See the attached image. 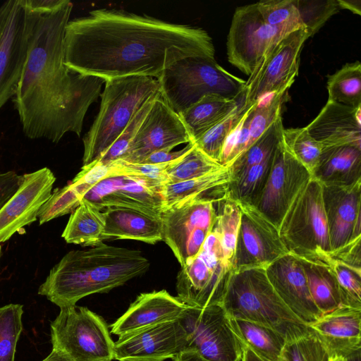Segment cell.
Wrapping results in <instances>:
<instances>
[{
  "label": "cell",
  "instance_id": "1",
  "mask_svg": "<svg viewBox=\"0 0 361 361\" xmlns=\"http://www.w3.org/2000/svg\"><path fill=\"white\" fill-rule=\"evenodd\" d=\"M64 51L70 69L105 81L129 76L157 79L185 58L215 59L212 39L201 27L107 8L69 20Z\"/></svg>",
  "mask_w": 361,
  "mask_h": 361
},
{
  "label": "cell",
  "instance_id": "2",
  "mask_svg": "<svg viewBox=\"0 0 361 361\" xmlns=\"http://www.w3.org/2000/svg\"><path fill=\"white\" fill-rule=\"evenodd\" d=\"M72 9L68 0L48 11L29 9L32 41L13 103L30 139L57 143L68 133L80 136L86 113L105 83L65 63V32Z\"/></svg>",
  "mask_w": 361,
  "mask_h": 361
},
{
  "label": "cell",
  "instance_id": "3",
  "mask_svg": "<svg viewBox=\"0 0 361 361\" xmlns=\"http://www.w3.org/2000/svg\"><path fill=\"white\" fill-rule=\"evenodd\" d=\"M149 266L140 250L101 243L66 253L50 270L38 294L60 308L75 305L86 296L123 286Z\"/></svg>",
  "mask_w": 361,
  "mask_h": 361
},
{
  "label": "cell",
  "instance_id": "4",
  "mask_svg": "<svg viewBox=\"0 0 361 361\" xmlns=\"http://www.w3.org/2000/svg\"><path fill=\"white\" fill-rule=\"evenodd\" d=\"M229 317L274 329L286 341L313 331L278 295L262 267L232 270L221 302Z\"/></svg>",
  "mask_w": 361,
  "mask_h": 361
},
{
  "label": "cell",
  "instance_id": "5",
  "mask_svg": "<svg viewBox=\"0 0 361 361\" xmlns=\"http://www.w3.org/2000/svg\"><path fill=\"white\" fill-rule=\"evenodd\" d=\"M160 92L156 78L129 76L105 81L99 113L83 137L82 166L99 159L143 104Z\"/></svg>",
  "mask_w": 361,
  "mask_h": 361
},
{
  "label": "cell",
  "instance_id": "6",
  "mask_svg": "<svg viewBox=\"0 0 361 361\" xmlns=\"http://www.w3.org/2000/svg\"><path fill=\"white\" fill-rule=\"evenodd\" d=\"M288 254L301 261L330 267L332 262L322 184L314 177L298 192L279 227Z\"/></svg>",
  "mask_w": 361,
  "mask_h": 361
},
{
  "label": "cell",
  "instance_id": "7",
  "mask_svg": "<svg viewBox=\"0 0 361 361\" xmlns=\"http://www.w3.org/2000/svg\"><path fill=\"white\" fill-rule=\"evenodd\" d=\"M157 80L161 97L177 114L205 95L237 97L245 90L246 83L221 67L215 59L201 56L174 63Z\"/></svg>",
  "mask_w": 361,
  "mask_h": 361
},
{
  "label": "cell",
  "instance_id": "8",
  "mask_svg": "<svg viewBox=\"0 0 361 361\" xmlns=\"http://www.w3.org/2000/svg\"><path fill=\"white\" fill-rule=\"evenodd\" d=\"M52 348L71 361H111L114 342L106 322L85 307L60 308L50 324Z\"/></svg>",
  "mask_w": 361,
  "mask_h": 361
},
{
  "label": "cell",
  "instance_id": "9",
  "mask_svg": "<svg viewBox=\"0 0 361 361\" xmlns=\"http://www.w3.org/2000/svg\"><path fill=\"white\" fill-rule=\"evenodd\" d=\"M300 28L268 25L262 19L256 3L238 7L227 36L228 60L250 76L267 53L286 35Z\"/></svg>",
  "mask_w": 361,
  "mask_h": 361
},
{
  "label": "cell",
  "instance_id": "10",
  "mask_svg": "<svg viewBox=\"0 0 361 361\" xmlns=\"http://www.w3.org/2000/svg\"><path fill=\"white\" fill-rule=\"evenodd\" d=\"M231 271L224 263L217 234L212 229L198 255L181 267L177 276V297L190 307L221 304Z\"/></svg>",
  "mask_w": 361,
  "mask_h": 361
},
{
  "label": "cell",
  "instance_id": "11",
  "mask_svg": "<svg viewBox=\"0 0 361 361\" xmlns=\"http://www.w3.org/2000/svg\"><path fill=\"white\" fill-rule=\"evenodd\" d=\"M186 336V350L208 361H242L244 346L235 334L221 304L188 306L178 319Z\"/></svg>",
  "mask_w": 361,
  "mask_h": 361
},
{
  "label": "cell",
  "instance_id": "12",
  "mask_svg": "<svg viewBox=\"0 0 361 361\" xmlns=\"http://www.w3.org/2000/svg\"><path fill=\"white\" fill-rule=\"evenodd\" d=\"M219 200L200 199L164 210L163 240L181 267L200 252L216 221L214 204Z\"/></svg>",
  "mask_w": 361,
  "mask_h": 361
},
{
  "label": "cell",
  "instance_id": "13",
  "mask_svg": "<svg viewBox=\"0 0 361 361\" xmlns=\"http://www.w3.org/2000/svg\"><path fill=\"white\" fill-rule=\"evenodd\" d=\"M0 30V109L16 93L32 41V20L25 0L3 4Z\"/></svg>",
  "mask_w": 361,
  "mask_h": 361
},
{
  "label": "cell",
  "instance_id": "14",
  "mask_svg": "<svg viewBox=\"0 0 361 361\" xmlns=\"http://www.w3.org/2000/svg\"><path fill=\"white\" fill-rule=\"evenodd\" d=\"M310 37L305 27L294 30L266 54L246 81V106L269 94L288 90L298 75L300 53Z\"/></svg>",
  "mask_w": 361,
  "mask_h": 361
},
{
  "label": "cell",
  "instance_id": "15",
  "mask_svg": "<svg viewBox=\"0 0 361 361\" xmlns=\"http://www.w3.org/2000/svg\"><path fill=\"white\" fill-rule=\"evenodd\" d=\"M312 176L281 138L273 152L266 183L254 206L279 228L290 204Z\"/></svg>",
  "mask_w": 361,
  "mask_h": 361
},
{
  "label": "cell",
  "instance_id": "16",
  "mask_svg": "<svg viewBox=\"0 0 361 361\" xmlns=\"http://www.w3.org/2000/svg\"><path fill=\"white\" fill-rule=\"evenodd\" d=\"M238 203L241 219L231 271L257 267L266 269L288 255L279 228L254 205Z\"/></svg>",
  "mask_w": 361,
  "mask_h": 361
},
{
  "label": "cell",
  "instance_id": "17",
  "mask_svg": "<svg viewBox=\"0 0 361 361\" xmlns=\"http://www.w3.org/2000/svg\"><path fill=\"white\" fill-rule=\"evenodd\" d=\"M190 142H192L191 137L178 114L159 92L121 160L140 163L154 152L172 150L178 145Z\"/></svg>",
  "mask_w": 361,
  "mask_h": 361
},
{
  "label": "cell",
  "instance_id": "18",
  "mask_svg": "<svg viewBox=\"0 0 361 361\" xmlns=\"http://www.w3.org/2000/svg\"><path fill=\"white\" fill-rule=\"evenodd\" d=\"M114 344L118 361L173 360L187 348L185 332L178 319L118 336Z\"/></svg>",
  "mask_w": 361,
  "mask_h": 361
},
{
  "label": "cell",
  "instance_id": "19",
  "mask_svg": "<svg viewBox=\"0 0 361 361\" xmlns=\"http://www.w3.org/2000/svg\"><path fill=\"white\" fill-rule=\"evenodd\" d=\"M55 180L47 167L23 175L18 189L0 209V243L37 220L41 207L51 195Z\"/></svg>",
  "mask_w": 361,
  "mask_h": 361
},
{
  "label": "cell",
  "instance_id": "20",
  "mask_svg": "<svg viewBox=\"0 0 361 361\" xmlns=\"http://www.w3.org/2000/svg\"><path fill=\"white\" fill-rule=\"evenodd\" d=\"M82 198L100 210L125 207L160 218L163 200L159 190L144 180L112 176L104 178L90 188Z\"/></svg>",
  "mask_w": 361,
  "mask_h": 361
},
{
  "label": "cell",
  "instance_id": "21",
  "mask_svg": "<svg viewBox=\"0 0 361 361\" xmlns=\"http://www.w3.org/2000/svg\"><path fill=\"white\" fill-rule=\"evenodd\" d=\"M331 255L361 238V180L348 185H322Z\"/></svg>",
  "mask_w": 361,
  "mask_h": 361
},
{
  "label": "cell",
  "instance_id": "22",
  "mask_svg": "<svg viewBox=\"0 0 361 361\" xmlns=\"http://www.w3.org/2000/svg\"><path fill=\"white\" fill-rule=\"evenodd\" d=\"M266 274L280 298L302 322L308 325L322 316L312 299L299 259L288 254L269 264Z\"/></svg>",
  "mask_w": 361,
  "mask_h": 361
},
{
  "label": "cell",
  "instance_id": "23",
  "mask_svg": "<svg viewBox=\"0 0 361 361\" xmlns=\"http://www.w3.org/2000/svg\"><path fill=\"white\" fill-rule=\"evenodd\" d=\"M188 307L166 290L141 293L111 325L110 333L121 336L178 319Z\"/></svg>",
  "mask_w": 361,
  "mask_h": 361
},
{
  "label": "cell",
  "instance_id": "24",
  "mask_svg": "<svg viewBox=\"0 0 361 361\" xmlns=\"http://www.w3.org/2000/svg\"><path fill=\"white\" fill-rule=\"evenodd\" d=\"M308 326L331 358H345L361 349V307L341 305Z\"/></svg>",
  "mask_w": 361,
  "mask_h": 361
},
{
  "label": "cell",
  "instance_id": "25",
  "mask_svg": "<svg viewBox=\"0 0 361 361\" xmlns=\"http://www.w3.org/2000/svg\"><path fill=\"white\" fill-rule=\"evenodd\" d=\"M306 128L322 147L353 145L361 148V107L327 100Z\"/></svg>",
  "mask_w": 361,
  "mask_h": 361
},
{
  "label": "cell",
  "instance_id": "26",
  "mask_svg": "<svg viewBox=\"0 0 361 361\" xmlns=\"http://www.w3.org/2000/svg\"><path fill=\"white\" fill-rule=\"evenodd\" d=\"M105 228L103 240L128 239L154 245L163 240L160 218L125 207H107L102 210Z\"/></svg>",
  "mask_w": 361,
  "mask_h": 361
},
{
  "label": "cell",
  "instance_id": "27",
  "mask_svg": "<svg viewBox=\"0 0 361 361\" xmlns=\"http://www.w3.org/2000/svg\"><path fill=\"white\" fill-rule=\"evenodd\" d=\"M231 180V166H224L201 177L164 185L160 188L163 211L192 200H220Z\"/></svg>",
  "mask_w": 361,
  "mask_h": 361
},
{
  "label": "cell",
  "instance_id": "28",
  "mask_svg": "<svg viewBox=\"0 0 361 361\" xmlns=\"http://www.w3.org/2000/svg\"><path fill=\"white\" fill-rule=\"evenodd\" d=\"M312 177L324 185H348L361 180V148L353 145L322 147Z\"/></svg>",
  "mask_w": 361,
  "mask_h": 361
},
{
  "label": "cell",
  "instance_id": "29",
  "mask_svg": "<svg viewBox=\"0 0 361 361\" xmlns=\"http://www.w3.org/2000/svg\"><path fill=\"white\" fill-rule=\"evenodd\" d=\"M245 99V90L235 98L208 94L179 113L192 143L229 115Z\"/></svg>",
  "mask_w": 361,
  "mask_h": 361
},
{
  "label": "cell",
  "instance_id": "30",
  "mask_svg": "<svg viewBox=\"0 0 361 361\" xmlns=\"http://www.w3.org/2000/svg\"><path fill=\"white\" fill-rule=\"evenodd\" d=\"M104 228L103 211L82 198L71 213L61 236L68 243L92 247L103 243Z\"/></svg>",
  "mask_w": 361,
  "mask_h": 361
},
{
  "label": "cell",
  "instance_id": "31",
  "mask_svg": "<svg viewBox=\"0 0 361 361\" xmlns=\"http://www.w3.org/2000/svg\"><path fill=\"white\" fill-rule=\"evenodd\" d=\"M230 318L231 327L243 346L266 361H279L286 339L272 329L239 319Z\"/></svg>",
  "mask_w": 361,
  "mask_h": 361
},
{
  "label": "cell",
  "instance_id": "32",
  "mask_svg": "<svg viewBox=\"0 0 361 361\" xmlns=\"http://www.w3.org/2000/svg\"><path fill=\"white\" fill-rule=\"evenodd\" d=\"M301 261V260H300ZM312 299L323 314L342 305L341 290L330 267L301 261Z\"/></svg>",
  "mask_w": 361,
  "mask_h": 361
},
{
  "label": "cell",
  "instance_id": "33",
  "mask_svg": "<svg viewBox=\"0 0 361 361\" xmlns=\"http://www.w3.org/2000/svg\"><path fill=\"white\" fill-rule=\"evenodd\" d=\"M218 204L216 221L213 229L219 239L224 263L231 270L240 225L241 211L239 203L228 197L226 193Z\"/></svg>",
  "mask_w": 361,
  "mask_h": 361
},
{
  "label": "cell",
  "instance_id": "34",
  "mask_svg": "<svg viewBox=\"0 0 361 361\" xmlns=\"http://www.w3.org/2000/svg\"><path fill=\"white\" fill-rule=\"evenodd\" d=\"M328 100L352 108L361 107V65L348 63L327 80Z\"/></svg>",
  "mask_w": 361,
  "mask_h": 361
},
{
  "label": "cell",
  "instance_id": "35",
  "mask_svg": "<svg viewBox=\"0 0 361 361\" xmlns=\"http://www.w3.org/2000/svg\"><path fill=\"white\" fill-rule=\"evenodd\" d=\"M272 154L263 162L253 165L233 177L226 189L227 196L238 202L254 205L268 177Z\"/></svg>",
  "mask_w": 361,
  "mask_h": 361
},
{
  "label": "cell",
  "instance_id": "36",
  "mask_svg": "<svg viewBox=\"0 0 361 361\" xmlns=\"http://www.w3.org/2000/svg\"><path fill=\"white\" fill-rule=\"evenodd\" d=\"M223 166H224L206 155L193 143L185 155L175 160L167 169L168 184L201 177Z\"/></svg>",
  "mask_w": 361,
  "mask_h": 361
},
{
  "label": "cell",
  "instance_id": "37",
  "mask_svg": "<svg viewBox=\"0 0 361 361\" xmlns=\"http://www.w3.org/2000/svg\"><path fill=\"white\" fill-rule=\"evenodd\" d=\"M245 101V99L229 115L193 142L206 155L219 163L227 137L240 123L246 111L253 105L246 106Z\"/></svg>",
  "mask_w": 361,
  "mask_h": 361
},
{
  "label": "cell",
  "instance_id": "38",
  "mask_svg": "<svg viewBox=\"0 0 361 361\" xmlns=\"http://www.w3.org/2000/svg\"><path fill=\"white\" fill-rule=\"evenodd\" d=\"M284 128L282 116L278 119L231 166V178L249 167L269 158L278 145Z\"/></svg>",
  "mask_w": 361,
  "mask_h": 361
},
{
  "label": "cell",
  "instance_id": "39",
  "mask_svg": "<svg viewBox=\"0 0 361 361\" xmlns=\"http://www.w3.org/2000/svg\"><path fill=\"white\" fill-rule=\"evenodd\" d=\"M281 138L285 146L312 176L319 163L322 145L310 135L306 127L284 128Z\"/></svg>",
  "mask_w": 361,
  "mask_h": 361
},
{
  "label": "cell",
  "instance_id": "40",
  "mask_svg": "<svg viewBox=\"0 0 361 361\" xmlns=\"http://www.w3.org/2000/svg\"><path fill=\"white\" fill-rule=\"evenodd\" d=\"M23 307L8 304L0 307V361H14L17 343L23 330Z\"/></svg>",
  "mask_w": 361,
  "mask_h": 361
},
{
  "label": "cell",
  "instance_id": "41",
  "mask_svg": "<svg viewBox=\"0 0 361 361\" xmlns=\"http://www.w3.org/2000/svg\"><path fill=\"white\" fill-rule=\"evenodd\" d=\"M174 161L165 164H147L129 163L119 159L108 164L107 177L123 176L144 180L160 192L161 187L168 184L166 170Z\"/></svg>",
  "mask_w": 361,
  "mask_h": 361
},
{
  "label": "cell",
  "instance_id": "42",
  "mask_svg": "<svg viewBox=\"0 0 361 361\" xmlns=\"http://www.w3.org/2000/svg\"><path fill=\"white\" fill-rule=\"evenodd\" d=\"M287 93L288 91L271 94L267 102L259 101L255 105L251 112L249 147L281 116Z\"/></svg>",
  "mask_w": 361,
  "mask_h": 361
},
{
  "label": "cell",
  "instance_id": "43",
  "mask_svg": "<svg viewBox=\"0 0 361 361\" xmlns=\"http://www.w3.org/2000/svg\"><path fill=\"white\" fill-rule=\"evenodd\" d=\"M331 355L314 334L286 341L279 361H330Z\"/></svg>",
  "mask_w": 361,
  "mask_h": 361
},
{
  "label": "cell",
  "instance_id": "44",
  "mask_svg": "<svg viewBox=\"0 0 361 361\" xmlns=\"http://www.w3.org/2000/svg\"><path fill=\"white\" fill-rule=\"evenodd\" d=\"M302 23L311 36L341 8L338 0H294Z\"/></svg>",
  "mask_w": 361,
  "mask_h": 361
},
{
  "label": "cell",
  "instance_id": "45",
  "mask_svg": "<svg viewBox=\"0 0 361 361\" xmlns=\"http://www.w3.org/2000/svg\"><path fill=\"white\" fill-rule=\"evenodd\" d=\"M82 199L71 183L63 188H56L38 212L39 224L72 213L78 207Z\"/></svg>",
  "mask_w": 361,
  "mask_h": 361
},
{
  "label": "cell",
  "instance_id": "46",
  "mask_svg": "<svg viewBox=\"0 0 361 361\" xmlns=\"http://www.w3.org/2000/svg\"><path fill=\"white\" fill-rule=\"evenodd\" d=\"M159 93L149 99L136 112L117 140L97 161L108 165L123 158Z\"/></svg>",
  "mask_w": 361,
  "mask_h": 361
},
{
  "label": "cell",
  "instance_id": "47",
  "mask_svg": "<svg viewBox=\"0 0 361 361\" xmlns=\"http://www.w3.org/2000/svg\"><path fill=\"white\" fill-rule=\"evenodd\" d=\"M256 4L262 19L269 25L305 27L294 0L261 1Z\"/></svg>",
  "mask_w": 361,
  "mask_h": 361
},
{
  "label": "cell",
  "instance_id": "48",
  "mask_svg": "<svg viewBox=\"0 0 361 361\" xmlns=\"http://www.w3.org/2000/svg\"><path fill=\"white\" fill-rule=\"evenodd\" d=\"M330 267L341 290L342 305L361 307V270L334 260Z\"/></svg>",
  "mask_w": 361,
  "mask_h": 361
},
{
  "label": "cell",
  "instance_id": "49",
  "mask_svg": "<svg viewBox=\"0 0 361 361\" xmlns=\"http://www.w3.org/2000/svg\"><path fill=\"white\" fill-rule=\"evenodd\" d=\"M360 241L361 238L350 241L340 250L332 253L331 255V259L361 270Z\"/></svg>",
  "mask_w": 361,
  "mask_h": 361
},
{
  "label": "cell",
  "instance_id": "50",
  "mask_svg": "<svg viewBox=\"0 0 361 361\" xmlns=\"http://www.w3.org/2000/svg\"><path fill=\"white\" fill-rule=\"evenodd\" d=\"M23 180V176L15 171L0 173V209L17 191Z\"/></svg>",
  "mask_w": 361,
  "mask_h": 361
},
{
  "label": "cell",
  "instance_id": "51",
  "mask_svg": "<svg viewBox=\"0 0 361 361\" xmlns=\"http://www.w3.org/2000/svg\"><path fill=\"white\" fill-rule=\"evenodd\" d=\"M192 142L188 143L184 148L175 152L168 149L154 152L137 164H159L173 161L185 154L192 147Z\"/></svg>",
  "mask_w": 361,
  "mask_h": 361
},
{
  "label": "cell",
  "instance_id": "52",
  "mask_svg": "<svg viewBox=\"0 0 361 361\" xmlns=\"http://www.w3.org/2000/svg\"><path fill=\"white\" fill-rule=\"evenodd\" d=\"M341 9H348L355 14L361 15V1L360 0H338Z\"/></svg>",
  "mask_w": 361,
  "mask_h": 361
},
{
  "label": "cell",
  "instance_id": "53",
  "mask_svg": "<svg viewBox=\"0 0 361 361\" xmlns=\"http://www.w3.org/2000/svg\"><path fill=\"white\" fill-rule=\"evenodd\" d=\"M173 361H208L202 357L196 352L192 350H185L179 354Z\"/></svg>",
  "mask_w": 361,
  "mask_h": 361
},
{
  "label": "cell",
  "instance_id": "54",
  "mask_svg": "<svg viewBox=\"0 0 361 361\" xmlns=\"http://www.w3.org/2000/svg\"><path fill=\"white\" fill-rule=\"evenodd\" d=\"M42 361H71V360L63 353L52 348L49 355Z\"/></svg>",
  "mask_w": 361,
  "mask_h": 361
},
{
  "label": "cell",
  "instance_id": "55",
  "mask_svg": "<svg viewBox=\"0 0 361 361\" xmlns=\"http://www.w3.org/2000/svg\"><path fill=\"white\" fill-rule=\"evenodd\" d=\"M242 361H266L257 357L251 350L244 346Z\"/></svg>",
  "mask_w": 361,
  "mask_h": 361
},
{
  "label": "cell",
  "instance_id": "56",
  "mask_svg": "<svg viewBox=\"0 0 361 361\" xmlns=\"http://www.w3.org/2000/svg\"><path fill=\"white\" fill-rule=\"evenodd\" d=\"M360 350H358L344 358L345 361H361Z\"/></svg>",
  "mask_w": 361,
  "mask_h": 361
},
{
  "label": "cell",
  "instance_id": "57",
  "mask_svg": "<svg viewBox=\"0 0 361 361\" xmlns=\"http://www.w3.org/2000/svg\"><path fill=\"white\" fill-rule=\"evenodd\" d=\"M3 14H4V8H3V6L1 4V6H0V30H1V27Z\"/></svg>",
  "mask_w": 361,
  "mask_h": 361
},
{
  "label": "cell",
  "instance_id": "58",
  "mask_svg": "<svg viewBox=\"0 0 361 361\" xmlns=\"http://www.w3.org/2000/svg\"><path fill=\"white\" fill-rule=\"evenodd\" d=\"M330 361H345L343 357H332Z\"/></svg>",
  "mask_w": 361,
  "mask_h": 361
},
{
  "label": "cell",
  "instance_id": "59",
  "mask_svg": "<svg viewBox=\"0 0 361 361\" xmlns=\"http://www.w3.org/2000/svg\"><path fill=\"white\" fill-rule=\"evenodd\" d=\"M1 246L0 245V257H1Z\"/></svg>",
  "mask_w": 361,
  "mask_h": 361
}]
</instances>
